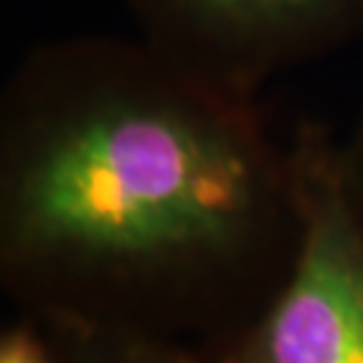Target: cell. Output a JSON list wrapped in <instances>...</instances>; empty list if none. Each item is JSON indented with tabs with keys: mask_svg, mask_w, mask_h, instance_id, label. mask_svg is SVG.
Masks as SVG:
<instances>
[{
	"mask_svg": "<svg viewBox=\"0 0 363 363\" xmlns=\"http://www.w3.org/2000/svg\"><path fill=\"white\" fill-rule=\"evenodd\" d=\"M294 148L259 97L140 35L30 46L0 91V286L35 320L116 325L205 352L286 280Z\"/></svg>",
	"mask_w": 363,
	"mask_h": 363,
	"instance_id": "6da1fadb",
	"label": "cell"
},
{
	"mask_svg": "<svg viewBox=\"0 0 363 363\" xmlns=\"http://www.w3.org/2000/svg\"><path fill=\"white\" fill-rule=\"evenodd\" d=\"M301 234L286 280L205 363H363V220L339 175L337 138L294 132Z\"/></svg>",
	"mask_w": 363,
	"mask_h": 363,
	"instance_id": "7a4b0ae2",
	"label": "cell"
},
{
	"mask_svg": "<svg viewBox=\"0 0 363 363\" xmlns=\"http://www.w3.org/2000/svg\"><path fill=\"white\" fill-rule=\"evenodd\" d=\"M172 62L259 97L280 73L363 40V0H124Z\"/></svg>",
	"mask_w": 363,
	"mask_h": 363,
	"instance_id": "3957f363",
	"label": "cell"
},
{
	"mask_svg": "<svg viewBox=\"0 0 363 363\" xmlns=\"http://www.w3.org/2000/svg\"><path fill=\"white\" fill-rule=\"evenodd\" d=\"M43 328L60 363H205L189 345L132 328L78 320H49Z\"/></svg>",
	"mask_w": 363,
	"mask_h": 363,
	"instance_id": "277c9868",
	"label": "cell"
},
{
	"mask_svg": "<svg viewBox=\"0 0 363 363\" xmlns=\"http://www.w3.org/2000/svg\"><path fill=\"white\" fill-rule=\"evenodd\" d=\"M0 363H60V358L43 323L16 312V320L0 331Z\"/></svg>",
	"mask_w": 363,
	"mask_h": 363,
	"instance_id": "5b68a950",
	"label": "cell"
},
{
	"mask_svg": "<svg viewBox=\"0 0 363 363\" xmlns=\"http://www.w3.org/2000/svg\"><path fill=\"white\" fill-rule=\"evenodd\" d=\"M337 162L345 191L350 196L358 218L363 220V105L347 138L337 140Z\"/></svg>",
	"mask_w": 363,
	"mask_h": 363,
	"instance_id": "8992f818",
	"label": "cell"
}]
</instances>
